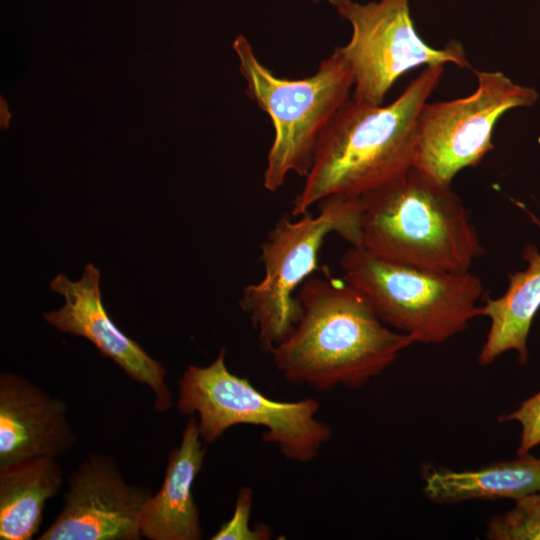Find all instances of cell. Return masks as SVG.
Returning a JSON list of instances; mask_svg holds the SVG:
<instances>
[{"instance_id": "obj_4", "label": "cell", "mask_w": 540, "mask_h": 540, "mask_svg": "<svg viewBox=\"0 0 540 540\" xmlns=\"http://www.w3.org/2000/svg\"><path fill=\"white\" fill-rule=\"evenodd\" d=\"M246 94L266 112L274 127L263 177L266 190L277 191L294 172L306 176L319 139L354 85L352 70L339 48L302 79L279 77L256 57L243 35L233 41Z\"/></svg>"}, {"instance_id": "obj_12", "label": "cell", "mask_w": 540, "mask_h": 540, "mask_svg": "<svg viewBox=\"0 0 540 540\" xmlns=\"http://www.w3.org/2000/svg\"><path fill=\"white\" fill-rule=\"evenodd\" d=\"M63 400L25 377L0 375V470L39 459H57L77 442Z\"/></svg>"}, {"instance_id": "obj_3", "label": "cell", "mask_w": 540, "mask_h": 540, "mask_svg": "<svg viewBox=\"0 0 540 540\" xmlns=\"http://www.w3.org/2000/svg\"><path fill=\"white\" fill-rule=\"evenodd\" d=\"M361 199V246L384 258L464 272L484 253L460 197L415 167Z\"/></svg>"}, {"instance_id": "obj_17", "label": "cell", "mask_w": 540, "mask_h": 540, "mask_svg": "<svg viewBox=\"0 0 540 540\" xmlns=\"http://www.w3.org/2000/svg\"><path fill=\"white\" fill-rule=\"evenodd\" d=\"M485 536L490 540H540V492L516 500L512 509L492 517Z\"/></svg>"}, {"instance_id": "obj_11", "label": "cell", "mask_w": 540, "mask_h": 540, "mask_svg": "<svg viewBox=\"0 0 540 540\" xmlns=\"http://www.w3.org/2000/svg\"><path fill=\"white\" fill-rule=\"evenodd\" d=\"M100 278V271L92 263L85 266L77 281L59 273L50 282V288L61 294L65 303L60 309L44 313V319L61 332L89 340L128 377L151 389L155 410H169L172 395L165 367L113 323L102 302Z\"/></svg>"}, {"instance_id": "obj_1", "label": "cell", "mask_w": 540, "mask_h": 540, "mask_svg": "<svg viewBox=\"0 0 540 540\" xmlns=\"http://www.w3.org/2000/svg\"><path fill=\"white\" fill-rule=\"evenodd\" d=\"M301 307L289 335L270 350L282 376L319 390L358 388L380 375L414 343L376 314L366 298L328 269L297 292Z\"/></svg>"}, {"instance_id": "obj_5", "label": "cell", "mask_w": 540, "mask_h": 540, "mask_svg": "<svg viewBox=\"0 0 540 540\" xmlns=\"http://www.w3.org/2000/svg\"><path fill=\"white\" fill-rule=\"evenodd\" d=\"M343 278L389 327L414 343L439 344L481 316L483 284L471 271L448 272L384 258L363 246L342 256Z\"/></svg>"}, {"instance_id": "obj_7", "label": "cell", "mask_w": 540, "mask_h": 540, "mask_svg": "<svg viewBox=\"0 0 540 540\" xmlns=\"http://www.w3.org/2000/svg\"><path fill=\"white\" fill-rule=\"evenodd\" d=\"M225 349L208 366L189 365L179 380L177 409L198 416L201 439L213 443L235 425L262 426L263 441L277 445L283 456L309 462L330 438V427L316 419L314 398L278 401L264 395L248 379L232 373Z\"/></svg>"}, {"instance_id": "obj_10", "label": "cell", "mask_w": 540, "mask_h": 540, "mask_svg": "<svg viewBox=\"0 0 540 540\" xmlns=\"http://www.w3.org/2000/svg\"><path fill=\"white\" fill-rule=\"evenodd\" d=\"M151 495L128 484L112 457L92 453L70 474L60 512L37 539H142L141 514Z\"/></svg>"}, {"instance_id": "obj_8", "label": "cell", "mask_w": 540, "mask_h": 540, "mask_svg": "<svg viewBox=\"0 0 540 540\" xmlns=\"http://www.w3.org/2000/svg\"><path fill=\"white\" fill-rule=\"evenodd\" d=\"M475 74L473 94L426 102L419 114L414 167L440 185L449 186L460 170L477 165L493 149L492 132L505 112L538 100L534 88L516 84L501 72Z\"/></svg>"}, {"instance_id": "obj_14", "label": "cell", "mask_w": 540, "mask_h": 540, "mask_svg": "<svg viewBox=\"0 0 540 540\" xmlns=\"http://www.w3.org/2000/svg\"><path fill=\"white\" fill-rule=\"evenodd\" d=\"M540 228V220L529 212ZM527 267L509 275L507 290L481 305V316L490 319V328L480 350L478 362L492 363L501 354L514 350L520 363L528 361L527 340L532 321L540 308V252L536 246L524 247Z\"/></svg>"}, {"instance_id": "obj_16", "label": "cell", "mask_w": 540, "mask_h": 540, "mask_svg": "<svg viewBox=\"0 0 540 540\" xmlns=\"http://www.w3.org/2000/svg\"><path fill=\"white\" fill-rule=\"evenodd\" d=\"M62 485L63 469L57 459L0 470V539H32L41 525L46 502Z\"/></svg>"}, {"instance_id": "obj_9", "label": "cell", "mask_w": 540, "mask_h": 540, "mask_svg": "<svg viewBox=\"0 0 540 540\" xmlns=\"http://www.w3.org/2000/svg\"><path fill=\"white\" fill-rule=\"evenodd\" d=\"M334 5L353 28L350 41L339 50L352 70V97L358 101L381 105L395 81L421 65L453 63L460 68L470 67L460 43L453 41L435 49L419 37L409 0L366 4L338 0Z\"/></svg>"}, {"instance_id": "obj_13", "label": "cell", "mask_w": 540, "mask_h": 540, "mask_svg": "<svg viewBox=\"0 0 540 540\" xmlns=\"http://www.w3.org/2000/svg\"><path fill=\"white\" fill-rule=\"evenodd\" d=\"M206 451L198 422L191 416L178 447L168 456L163 483L145 503L141 533L149 540H199L203 536L193 483L202 469Z\"/></svg>"}, {"instance_id": "obj_6", "label": "cell", "mask_w": 540, "mask_h": 540, "mask_svg": "<svg viewBox=\"0 0 540 540\" xmlns=\"http://www.w3.org/2000/svg\"><path fill=\"white\" fill-rule=\"evenodd\" d=\"M318 204L316 215L307 212L298 220L284 215L275 223L260 246L263 278L246 286L239 300L269 352L299 320L301 307L294 294L318 269L326 237L336 233L351 246L362 243L361 198L333 196Z\"/></svg>"}, {"instance_id": "obj_15", "label": "cell", "mask_w": 540, "mask_h": 540, "mask_svg": "<svg viewBox=\"0 0 540 540\" xmlns=\"http://www.w3.org/2000/svg\"><path fill=\"white\" fill-rule=\"evenodd\" d=\"M423 482L424 495L441 505L469 500L516 501L540 492V458L528 452L513 460L465 471L428 467Z\"/></svg>"}, {"instance_id": "obj_18", "label": "cell", "mask_w": 540, "mask_h": 540, "mask_svg": "<svg viewBox=\"0 0 540 540\" xmlns=\"http://www.w3.org/2000/svg\"><path fill=\"white\" fill-rule=\"evenodd\" d=\"M253 491L242 487L237 495L233 516L212 535V540H266L271 538L267 526L250 528L249 520L252 508Z\"/></svg>"}, {"instance_id": "obj_21", "label": "cell", "mask_w": 540, "mask_h": 540, "mask_svg": "<svg viewBox=\"0 0 540 540\" xmlns=\"http://www.w3.org/2000/svg\"><path fill=\"white\" fill-rule=\"evenodd\" d=\"M311 1H314V2H318V1H321V0H311ZM329 1L331 4H335L338 0H327Z\"/></svg>"}, {"instance_id": "obj_20", "label": "cell", "mask_w": 540, "mask_h": 540, "mask_svg": "<svg viewBox=\"0 0 540 540\" xmlns=\"http://www.w3.org/2000/svg\"><path fill=\"white\" fill-rule=\"evenodd\" d=\"M11 119V113L8 110V104L5 99H0V126L7 128Z\"/></svg>"}, {"instance_id": "obj_19", "label": "cell", "mask_w": 540, "mask_h": 540, "mask_svg": "<svg viewBox=\"0 0 540 540\" xmlns=\"http://www.w3.org/2000/svg\"><path fill=\"white\" fill-rule=\"evenodd\" d=\"M499 422L517 421L521 425L517 454H525L540 444V391L526 399L513 412L500 416Z\"/></svg>"}, {"instance_id": "obj_2", "label": "cell", "mask_w": 540, "mask_h": 540, "mask_svg": "<svg viewBox=\"0 0 540 540\" xmlns=\"http://www.w3.org/2000/svg\"><path fill=\"white\" fill-rule=\"evenodd\" d=\"M443 71L444 65L426 66L386 106L349 98L319 139L291 216L328 197L361 198L413 168L419 114Z\"/></svg>"}]
</instances>
